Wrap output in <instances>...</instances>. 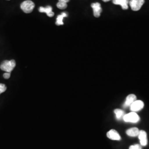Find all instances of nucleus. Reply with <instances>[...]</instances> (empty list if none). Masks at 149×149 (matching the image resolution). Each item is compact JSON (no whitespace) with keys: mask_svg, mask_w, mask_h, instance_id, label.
<instances>
[{"mask_svg":"<svg viewBox=\"0 0 149 149\" xmlns=\"http://www.w3.org/2000/svg\"><path fill=\"white\" fill-rule=\"evenodd\" d=\"M107 136L109 139H111L113 140H120L121 139L120 135L114 129H112L109 130L107 133Z\"/></svg>","mask_w":149,"mask_h":149,"instance_id":"nucleus-7","label":"nucleus"},{"mask_svg":"<svg viewBox=\"0 0 149 149\" xmlns=\"http://www.w3.org/2000/svg\"><path fill=\"white\" fill-rule=\"evenodd\" d=\"M0 94H1V93H0Z\"/></svg>","mask_w":149,"mask_h":149,"instance_id":"nucleus-21","label":"nucleus"},{"mask_svg":"<svg viewBox=\"0 0 149 149\" xmlns=\"http://www.w3.org/2000/svg\"><path fill=\"white\" fill-rule=\"evenodd\" d=\"M39 11L41 13H45L49 17H52L54 15V13L52 11V7L50 6H48L45 7H40Z\"/></svg>","mask_w":149,"mask_h":149,"instance_id":"nucleus-9","label":"nucleus"},{"mask_svg":"<svg viewBox=\"0 0 149 149\" xmlns=\"http://www.w3.org/2000/svg\"><path fill=\"white\" fill-rule=\"evenodd\" d=\"M35 7V4L30 0H27L23 2L21 5L22 10L26 13H31Z\"/></svg>","mask_w":149,"mask_h":149,"instance_id":"nucleus-2","label":"nucleus"},{"mask_svg":"<svg viewBox=\"0 0 149 149\" xmlns=\"http://www.w3.org/2000/svg\"><path fill=\"white\" fill-rule=\"evenodd\" d=\"M123 119L126 122L137 123L140 120V117L135 112H132L125 115Z\"/></svg>","mask_w":149,"mask_h":149,"instance_id":"nucleus-3","label":"nucleus"},{"mask_svg":"<svg viewBox=\"0 0 149 149\" xmlns=\"http://www.w3.org/2000/svg\"><path fill=\"white\" fill-rule=\"evenodd\" d=\"M139 132H140V130H139L138 128H130L126 131V134L129 136L135 137L136 136H138Z\"/></svg>","mask_w":149,"mask_h":149,"instance_id":"nucleus-12","label":"nucleus"},{"mask_svg":"<svg viewBox=\"0 0 149 149\" xmlns=\"http://www.w3.org/2000/svg\"><path fill=\"white\" fill-rule=\"evenodd\" d=\"M91 7L93 9V15L94 16L98 18L100 16H101V13L102 11V9L101 6V4L98 2H96V3H93L91 4Z\"/></svg>","mask_w":149,"mask_h":149,"instance_id":"nucleus-6","label":"nucleus"},{"mask_svg":"<svg viewBox=\"0 0 149 149\" xmlns=\"http://www.w3.org/2000/svg\"><path fill=\"white\" fill-rule=\"evenodd\" d=\"M136 96L135 95L130 94L128 95L126 98V100L124 104V107L130 106L133 103V102L136 101Z\"/></svg>","mask_w":149,"mask_h":149,"instance_id":"nucleus-11","label":"nucleus"},{"mask_svg":"<svg viewBox=\"0 0 149 149\" xmlns=\"http://www.w3.org/2000/svg\"><path fill=\"white\" fill-rule=\"evenodd\" d=\"M59 2H64V3H68L70 1V0H59Z\"/></svg>","mask_w":149,"mask_h":149,"instance_id":"nucleus-19","label":"nucleus"},{"mask_svg":"<svg viewBox=\"0 0 149 149\" xmlns=\"http://www.w3.org/2000/svg\"><path fill=\"white\" fill-rule=\"evenodd\" d=\"M68 15L65 12H63L60 15H59L56 18V25L57 26H60V25H63L64 22H63V19L65 17H67Z\"/></svg>","mask_w":149,"mask_h":149,"instance_id":"nucleus-13","label":"nucleus"},{"mask_svg":"<svg viewBox=\"0 0 149 149\" xmlns=\"http://www.w3.org/2000/svg\"><path fill=\"white\" fill-rule=\"evenodd\" d=\"M103 2H109V1H111V0H102Z\"/></svg>","mask_w":149,"mask_h":149,"instance_id":"nucleus-20","label":"nucleus"},{"mask_svg":"<svg viewBox=\"0 0 149 149\" xmlns=\"http://www.w3.org/2000/svg\"><path fill=\"white\" fill-rule=\"evenodd\" d=\"M144 102L140 100H136L130 106V110L134 112H137L144 108Z\"/></svg>","mask_w":149,"mask_h":149,"instance_id":"nucleus-5","label":"nucleus"},{"mask_svg":"<svg viewBox=\"0 0 149 149\" xmlns=\"http://www.w3.org/2000/svg\"><path fill=\"white\" fill-rule=\"evenodd\" d=\"M139 139L140 140V144L141 146H145L148 144L147 134L144 130H140L138 135Z\"/></svg>","mask_w":149,"mask_h":149,"instance_id":"nucleus-8","label":"nucleus"},{"mask_svg":"<svg viewBox=\"0 0 149 149\" xmlns=\"http://www.w3.org/2000/svg\"><path fill=\"white\" fill-rule=\"evenodd\" d=\"M114 112L116 114V117L117 119H120V118L122 117V116H123V114H124V112L122 110H121L120 109H115L114 111Z\"/></svg>","mask_w":149,"mask_h":149,"instance_id":"nucleus-14","label":"nucleus"},{"mask_svg":"<svg viewBox=\"0 0 149 149\" xmlns=\"http://www.w3.org/2000/svg\"><path fill=\"white\" fill-rule=\"evenodd\" d=\"M16 63L15 60H5L0 65V69L6 72L11 73L16 67Z\"/></svg>","mask_w":149,"mask_h":149,"instance_id":"nucleus-1","label":"nucleus"},{"mask_svg":"<svg viewBox=\"0 0 149 149\" xmlns=\"http://www.w3.org/2000/svg\"><path fill=\"white\" fill-rule=\"evenodd\" d=\"M7 90V87L6 86L5 84H0V93H2L5 92Z\"/></svg>","mask_w":149,"mask_h":149,"instance_id":"nucleus-16","label":"nucleus"},{"mask_svg":"<svg viewBox=\"0 0 149 149\" xmlns=\"http://www.w3.org/2000/svg\"><path fill=\"white\" fill-rule=\"evenodd\" d=\"M57 7L59 8V9H61V10H64L67 7V3H64V2H58L57 5H56Z\"/></svg>","mask_w":149,"mask_h":149,"instance_id":"nucleus-15","label":"nucleus"},{"mask_svg":"<svg viewBox=\"0 0 149 149\" xmlns=\"http://www.w3.org/2000/svg\"><path fill=\"white\" fill-rule=\"evenodd\" d=\"M113 3L116 5H120L123 10H127L129 0H112Z\"/></svg>","mask_w":149,"mask_h":149,"instance_id":"nucleus-10","label":"nucleus"},{"mask_svg":"<svg viewBox=\"0 0 149 149\" xmlns=\"http://www.w3.org/2000/svg\"><path fill=\"white\" fill-rule=\"evenodd\" d=\"M4 79H10V76H11V73H9V72H6L3 75Z\"/></svg>","mask_w":149,"mask_h":149,"instance_id":"nucleus-18","label":"nucleus"},{"mask_svg":"<svg viewBox=\"0 0 149 149\" xmlns=\"http://www.w3.org/2000/svg\"><path fill=\"white\" fill-rule=\"evenodd\" d=\"M144 2V0H130L129 5L133 11H138L140 10Z\"/></svg>","mask_w":149,"mask_h":149,"instance_id":"nucleus-4","label":"nucleus"},{"mask_svg":"<svg viewBox=\"0 0 149 149\" xmlns=\"http://www.w3.org/2000/svg\"><path fill=\"white\" fill-rule=\"evenodd\" d=\"M129 149H141V147L140 146V145L139 144H135V145H132L130 146Z\"/></svg>","mask_w":149,"mask_h":149,"instance_id":"nucleus-17","label":"nucleus"}]
</instances>
